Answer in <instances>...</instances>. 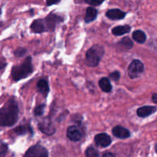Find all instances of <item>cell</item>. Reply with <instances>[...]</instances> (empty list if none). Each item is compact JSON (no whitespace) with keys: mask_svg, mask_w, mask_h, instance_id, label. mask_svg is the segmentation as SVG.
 <instances>
[{"mask_svg":"<svg viewBox=\"0 0 157 157\" xmlns=\"http://www.w3.org/2000/svg\"><path fill=\"white\" fill-rule=\"evenodd\" d=\"M19 108L15 98H12L0 108V127H12L17 122Z\"/></svg>","mask_w":157,"mask_h":157,"instance_id":"1","label":"cell"},{"mask_svg":"<svg viewBox=\"0 0 157 157\" xmlns=\"http://www.w3.org/2000/svg\"><path fill=\"white\" fill-rule=\"evenodd\" d=\"M32 57H27L24 62L18 66H15L12 69V77L15 81L25 79L33 72Z\"/></svg>","mask_w":157,"mask_h":157,"instance_id":"2","label":"cell"},{"mask_svg":"<svg viewBox=\"0 0 157 157\" xmlns=\"http://www.w3.org/2000/svg\"><path fill=\"white\" fill-rule=\"evenodd\" d=\"M104 55V48L100 44L94 45L88 49L86 53L85 63L90 67H96L98 65Z\"/></svg>","mask_w":157,"mask_h":157,"instance_id":"3","label":"cell"},{"mask_svg":"<svg viewBox=\"0 0 157 157\" xmlns=\"http://www.w3.org/2000/svg\"><path fill=\"white\" fill-rule=\"evenodd\" d=\"M144 71V64L140 60H133L128 67V75L132 79L140 77Z\"/></svg>","mask_w":157,"mask_h":157,"instance_id":"4","label":"cell"},{"mask_svg":"<svg viewBox=\"0 0 157 157\" xmlns=\"http://www.w3.org/2000/svg\"><path fill=\"white\" fill-rule=\"evenodd\" d=\"M24 156L27 157H48V152L42 146L35 145L31 147Z\"/></svg>","mask_w":157,"mask_h":157,"instance_id":"5","label":"cell"},{"mask_svg":"<svg viewBox=\"0 0 157 157\" xmlns=\"http://www.w3.org/2000/svg\"><path fill=\"white\" fill-rule=\"evenodd\" d=\"M43 20H44L47 32H48V31L49 32H52V31L55 30L57 23L61 21L62 18H61V17L59 15H56V14L51 13Z\"/></svg>","mask_w":157,"mask_h":157,"instance_id":"6","label":"cell"},{"mask_svg":"<svg viewBox=\"0 0 157 157\" xmlns=\"http://www.w3.org/2000/svg\"><path fill=\"white\" fill-rule=\"evenodd\" d=\"M67 136L70 140L76 142L81 140L83 133L78 126H71L67 130Z\"/></svg>","mask_w":157,"mask_h":157,"instance_id":"7","label":"cell"},{"mask_svg":"<svg viewBox=\"0 0 157 157\" xmlns=\"http://www.w3.org/2000/svg\"><path fill=\"white\" fill-rule=\"evenodd\" d=\"M38 129L43 133L48 135V136H52V135H53L55 133V130H56L55 127L53 126V124L51 122V121H49L47 118H45L41 122H40L38 124Z\"/></svg>","mask_w":157,"mask_h":157,"instance_id":"8","label":"cell"},{"mask_svg":"<svg viewBox=\"0 0 157 157\" xmlns=\"http://www.w3.org/2000/svg\"><path fill=\"white\" fill-rule=\"evenodd\" d=\"M94 142L98 147L105 148V147H109L111 144L112 140L109 135H107V133H103L97 134L94 136Z\"/></svg>","mask_w":157,"mask_h":157,"instance_id":"9","label":"cell"},{"mask_svg":"<svg viewBox=\"0 0 157 157\" xmlns=\"http://www.w3.org/2000/svg\"><path fill=\"white\" fill-rule=\"evenodd\" d=\"M112 133L114 136L119 139H127L130 136V130L122 126H116L112 130Z\"/></svg>","mask_w":157,"mask_h":157,"instance_id":"10","label":"cell"},{"mask_svg":"<svg viewBox=\"0 0 157 157\" xmlns=\"http://www.w3.org/2000/svg\"><path fill=\"white\" fill-rule=\"evenodd\" d=\"M156 110L157 107H155V106H144V107H140L136 110V114L140 117L144 118L156 113Z\"/></svg>","mask_w":157,"mask_h":157,"instance_id":"11","label":"cell"},{"mask_svg":"<svg viewBox=\"0 0 157 157\" xmlns=\"http://www.w3.org/2000/svg\"><path fill=\"white\" fill-rule=\"evenodd\" d=\"M106 16L111 20H121L125 18L126 13L119 9H113L106 12Z\"/></svg>","mask_w":157,"mask_h":157,"instance_id":"12","label":"cell"},{"mask_svg":"<svg viewBox=\"0 0 157 157\" xmlns=\"http://www.w3.org/2000/svg\"><path fill=\"white\" fill-rule=\"evenodd\" d=\"M31 29L34 33H43V32H47L44 25V20L38 18V19L35 20L31 25Z\"/></svg>","mask_w":157,"mask_h":157,"instance_id":"13","label":"cell"},{"mask_svg":"<svg viewBox=\"0 0 157 157\" xmlns=\"http://www.w3.org/2000/svg\"><path fill=\"white\" fill-rule=\"evenodd\" d=\"M37 90L39 93H41L44 98L48 96L49 93V85L48 82L45 79H41L37 83Z\"/></svg>","mask_w":157,"mask_h":157,"instance_id":"14","label":"cell"},{"mask_svg":"<svg viewBox=\"0 0 157 157\" xmlns=\"http://www.w3.org/2000/svg\"><path fill=\"white\" fill-rule=\"evenodd\" d=\"M98 10L93 7H88L86 10L85 16H84V21L86 23H90L94 21L98 16Z\"/></svg>","mask_w":157,"mask_h":157,"instance_id":"15","label":"cell"},{"mask_svg":"<svg viewBox=\"0 0 157 157\" xmlns=\"http://www.w3.org/2000/svg\"><path fill=\"white\" fill-rule=\"evenodd\" d=\"M130 30H131V27L130 25H119L113 28V29H112V33H113V35H116V36H121V35H124V34L129 33L130 32Z\"/></svg>","mask_w":157,"mask_h":157,"instance_id":"16","label":"cell"},{"mask_svg":"<svg viewBox=\"0 0 157 157\" xmlns=\"http://www.w3.org/2000/svg\"><path fill=\"white\" fill-rule=\"evenodd\" d=\"M13 131L15 132V133L16 135H25L27 133H31L32 135L33 134V130H32V127L29 124L18 126V127L14 129Z\"/></svg>","mask_w":157,"mask_h":157,"instance_id":"17","label":"cell"},{"mask_svg":"<svg viewBox=\"0 0 157 157\" xmlns=\"http://www.w3.org/2000/svg\"><path fill=\"white\" fill-rule=\"evenodd\" d=\"M99 86L101 90L106 93H109L112 90V85L110 80L107 78H103L99 81Z\"/></svg>","mask_w":157,"mask_h":157,"instance_id":"18","label":"cell"},{"mask_svg":"<svg viewBox=\"0 0 157 157\" xmlns=\"http://www.w3.org/2000/svg\"><path fill=\"white\" fill-rule=\"evenodd\" d=\"M133 38L137 43L143 44L147 41V35L145 32L141 30H136L133 32Z\"/></svg>","mask_w":157,"mask_h":157,"instance_id":"19","label":"cell"},{"mask_svg":"<svg viewBox=\"0 0 157 157\" xmlns=\"http://www.w3.org/2000/svg\"><path fill=\"white\" fill-rule=\"evenodd\" d=\"M120 44H121L123 47H124L127 49L132 48L133 46V41H132L131 39H130V38H128V37H124V38H123L122 39H121Z\"/></svg>","mask_w":157,"mask_h":157,"instance_id":"20","label":"cell"},{"mask_svg":"<svg viewBox=\"0 0 157 157\" xmlns=\"http://www.w3.org/2000/svg\"><path fill=\"white\" fill-rule=\"evenodd\" d=\"M85 156L87 157H98L100 156V153L96 149L90 147L86 150Z\"/></svg>","mask_w":157,"mask_h":157,"instance_id":"21","label":"cell"},{"mask_svg":"<svg viewBox=\"0 0 157 157\" xmlns=\"http://www.w3.org/2000/svg\"><path fill=\"white\" fill-rule=\"evenodd\" d=\"M44 108H45V104H41V105L37 106L34 110V115L36 117L41 116L44 113Z\"/></svg>","mask_w":157,"mask_h":157,"instance_id":"22","label":"cell"},{"mask_svg":"<svg viewBox=\"0 0 157 157\" xmlns=\"http://www.w3.org/2000/svg\"><path fill=\"white\" fill-rule=\"evenodd\" d=\"M26 52H27V50H26L25 48L19 47L15 51V52H14V55H15V56L18 57V58H21V57H22L23 55H25Z\"/></svg>","mask_w":157,"mask_h":157,"instance_id":"23","label":"cell"},{"mask_svg":"<svg viewBox=\"0 0 157 157\" xmlns=\"http://www.w3.org/2000/svg\"><path fill=\"white\" fill-rule=\"evenodd\" d=\"M8 145L6 144H0V157L5 156L7 154Z\"/></svg>","mask_w":157,"mask_h":157,"instance_id":"24","label":"cell"},{"mask_svg":"<svg viewBox=\"0 0 157 157\" xmlns=\"http://www.w3.org/2000/svg\"><path fill=\"white\" fill-rule=\"evenodd\" d=\"M105 0H85V2L93 6H98L102 4Z\"/></svg>","mask_w":157,"mask_h":157,"instance_id":"25","label":"cell"},{"mask_svg":"<svg viewBox=\"0 0 157 157\" xmlns=\"http://www.w3.org/2000/svg\"><path fill=\"white\" fill-rule=\"evenodd\" d=\"M110 78L114 81H119V79L121 78V73L119 71H117L112 72L110 75Z\"/></svg>","mask_w":157,"mask_h":157,"instance_id":"26","label":"cell"},{"mask_svg":"<svg viewBox=\"0 0 157 157\" xmlns=\"http://www.w3.org/2000/svg\"><path fill=\"white\" fill-rule=\"evenodd\" d=\"M61 0H46V4L48 6H52V5L58 4V2H60Z\"/></svg>","mask_w":157,"mask_h":157,"instance_id":"27","label":"cell"},{"mask_svg":"<svg viewBox=\"0 0 157 157\" xmlns=\"http://www.w3.org/2000/svg\"><path fill=\"white\" fill-rule=\"evenodd\" d=\"M6 66V61H5V59L0 58V70H2V69L4 68Z\"/></svg>","mask_w":157,"mask_h":157,"instance_id":"28","label":"cell"},{"mask_svg":"<svg viewBox=\"0 0 157 157\" xmlns=\"http://www.w3.org/2000/svg\"><path fill=\"white\" fill-rule=\"evenodd\" d=\"M152 99H153V103L156 104V103H157V94H156V93L153 94V97H152Z\"/></svg>","mask_w":157,"mask_h":157,"instance_id":"29","label":"cell"},{"mask_svg":"<svg viewBox=\"0 0 157 157\" xmlns=\"http://www.w3.org/2000/svg\"><path fill=\"white\" fill-rule=\"evenodd\" d=\"M103 156L106 157V156H115V154H113V153H104V154H103Z\"/></svg>","mask_w":157,"mask_h":157,"instance_id":"30","label":"cell"},{"mask_svg":"<svg viewBox=\"0 0 157 157\" xmlns=\"http://www.w3.org/2000/svg\"><path fill=\"white\" fill-rule=\"evenodd\" d=\"M0 15H1V9H0Z\"/></svg>","mask_w":157,"mask_h":157,"instance_id":"31","label":"cell"},{"mask_svg":"<svg viewBox=\"0 0 157 157\" xmlns=\"http://www.w3.org/2000/svg\"><path fill=\"white\" fill-rule=\"evenodd\" d=\"M2 25V23H0V26H1Z\"/></svg>","mask_w":157,"mask_h":157,"instance_id":"32","label":"cell"}]
</instances>
